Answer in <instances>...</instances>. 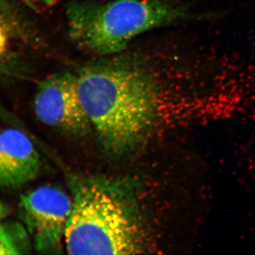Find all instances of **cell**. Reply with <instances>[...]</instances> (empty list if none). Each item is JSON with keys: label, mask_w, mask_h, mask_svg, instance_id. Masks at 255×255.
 Segmentation results:
<instances>
[{"label": "cell", "mask_w": 255, "mask_h": 255, "mask_svg": "<svg viewBox=\"0 0 255 255\" xmlns=\"http://www.w3.org/2000/svg\"><path fill=\"white\" fill-rule=\"evenodd\" d=\"M147 48L105 57L76 74L79 98L104 150L130 153L145 141L164 105L165 75Z\"/></svg>", "instance_id": "6da1fadb"}, {"label": "cell", "mask_w": 255, "mask_h": 255, "mask_svg": "<svg viewBox=\"0 0 255 255\" xmlns=\"http://www.w3.org/2000/svg\"><path fill=\"white\" fill-rule=\"evenodd\" d=\"M73 209L65 230L69 255L147 253V230L134 188L122 179L74 175Z\"/></svg>", "instance_id": "7a4b0ae2"}, {"label": "cell", "mask_w": 255, "mask_h": 255, "mask_svg": "<svg viewBox=\"0 0 255 255\" xmlns=\"http://www.w3.org/2000/svg\"><path fill=\"white\" fill-rule=\"evenodd\" d=\"M68 35L80 49L98 56L118 54L132 39L182 16L169 0L70 1L65 9Z\"/></svg>", "instance_id": "3957f363"}, {"label": "cell", "mask_w": 255, "mask_h": 255, "mask_svg": "<svg viewBox=\"0 0 255 255\" xmlns=\"http://www.w3.org/2000/svg\"><path fill=\"white\" fill-rule=\"evenodd\" d=\"M20 206L37 251L43 254H62L73 209V201L68 194L59 188L44 186L21 196Z\"/></svg>", "instance_id": "277c9868"}, {"label": "cell", "mask_w": 255, "mask_h": 255, "mask_svg": "<svg viewBox=\"0 0 255 255\" xmlns=\"http://www.w3.org/2000/svg\"><path fill=\"white\" fill-rule=\"evenodd\" d=\"M34 110L42 123L63 133L85 136L92 130L91 122L79 98L76 74L61 72L40 82Z\"/></svg>", "instance_id": "5b68a950"}, {"label": "cell", "mask_w": 255, "mask_h": 255, "mask_svg": "<svg viewBox=\"0 0 255 255\" xmlns=\"http://www.w3.org/2000/svg\"><path fill=\"white\" fill-rule=\"evenodd\" d=\"M40 40L17 6L0 0V77L17 75L23 68V48L39 46Z\"/></svg>", "instance_id": "8992f818"}, {"label": "cell", "mask_w": 255, "mask_h": 255, "mask_svg": "<svg viewBox=\"0 0 255 255\" xmlns=\"http://www.w3.org/2000/svg\"><path fill=\"white\" fill-rule=\"evenodd\" d=\"M40 168L38 152L26 134L15 128L0 132V187L25 185L38 176Z\"/></svg>", "instance_id": "52a82bcc"}, {"label": "cell", "mask_w": 255, "mask_h": 255, "mask_svg": "<svg viewBox=\"0 0 255 255\" xmlns=\"http://www.w3.org/2000/svg\"><path fill=\"white\" fill-rule=\"evenodd\" d=\"M31 249L29 237L22 226H0V255L26 254Z\"/></svg>", "instance_id": "ba28073f"}, {"label": "cell", "mask_w": 255, "mask_h": 255, "mask_svg": "<svg viewBox=\"0 0 255 255\" xmlns=\"http://www.w3.org/2000/svg\"><path fill=\"white\" fill-rule=\"evenodd\" d=\"M6 208H5L4 204H2L0 202V221L4 217L5 215H6Z\"/></svg>", "instance_id": "9c48e42d"}]
</instances>
